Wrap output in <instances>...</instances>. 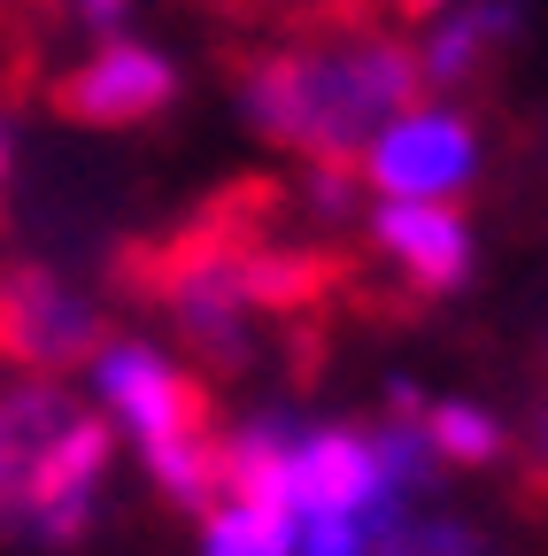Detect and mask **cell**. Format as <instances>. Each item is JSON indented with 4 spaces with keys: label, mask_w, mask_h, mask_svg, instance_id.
<instances>
[{
    "label": "cell",
    "mask_w": 548,
    "mask_h": 556,
    "mask_svg": "<svg viewBox=\"0 0 548 556\" xmlns=\"http://www.w3.org/2000/svg\"><path fill=\"white\" fill-rule=\"evenodd\" d=\"M93 364H101V394L131 417V433H140L155 486L186 510H217V495H225V426H217V402L201 387V371L163 364L140 340H109Z\"/></svg>",
    "instance_id": "2"
},
{
    "label": "cell",
    "mask_w": 548,
    "mask_h": 556,
    "mask_svg": "<svg viewBox=\"0 0 548 556\" xmlns=\"http://www.w3.org/2000/svg\"><path fill=\"white\" fill-rule=\"evenodd\" d=\"M425 441H433V456H448V464H463V471L495 464V456L510 448V433L495 426L487 409H471V402H433V409H425Z\"/></svg>",
    "instance_id": "11"
},
{
    "label": "cell",
    "mask_w": 548,
    "mask_h": 556,
    "mask_svg": "<svg viewBox=\"0 0 548 556\" xmlns=\"http://www.w3.org/2000/svg\"><path fill=\"white\" fill-rule=\"evenodd\" d=\"M232 101L302 163L364 170L379 131L425 101V62L386 24H294L279 47L232 54Z\"/></svg>",
    "instance_id": "1"
},
{
    "label": "cell",
    "mask_w": 548,
    "mask_h": 556,
    "mask_svg": "<svg viewBox=\"0 0 548 556\" xmlns=\"http://www.w3.org/2000/svg\"><path fill=\"white\" fill-rule=\"evenodd\" d=\"M379 495V448L348 426L332 433H309L302 456H294V518H317V510H371Z\"/></svg>",
    "instance_id": "8"
},
{
    "label": "cell",
    "mask_w": 548,
    "mask_h": 556,
    "mask_svg": "<svg viewBox=\"0 0 548 556\" xmlns=\"http://www.w3.org/2000/svg\"><path fill=\"white\" fill-rule=\"evenodd\" d=\"M371 240L409 278V294H418V302L456 294L471 278V225L456 217L448 201H386L371 217Z\"/></svg>",
    "instance_id": "7"
},
{
    "label": "cell",
    "mask_w": 548,
    "mask_h": 556,
    "mask_svg": "<svg viewBox=\"0 0 548 556\" xmlns=\"http://www.w3.org/2000/svg\"><path fill=\"white\" fill-rule=\"evenodd\" d=\"M9 9H16V0H0V24H9Z\"/></svg>",
    "instance_id": "17"
},
{
    "label": "cell",
    "mask_w": 548,
    "mask_h": 556,
    "mask_svg": "<svg viewBox=\"0 0 548 556\" xmlns=\"http://www.w3.org/2000/svg\"><path fill=\"white\" fill-rule=\"evenodd\" d=\"M294 533H302L294 510H247V503L201 510V556H294Z\"/></svg>",
    "instance_id": "10"
},
{
    "label": "cell",
    "mask_w": 548,
    "mask_h": 556,
    "mask_svg": "<svg viewBox=\"0 0 548 556\" xmlns=\"http://www.w3.org/2000/svg\"><path fill=\"white\" fill-rule=\"evenodd\" d=\"M448 0H386V16H409V24H425V16H441Z\"/></svg>",
    "instance_id": "15"
},
{
    "label": "cell",
    "mask_w": 548,
    "mask_h": 556,
    "mask_svg": "<svg viewBox=\"0 0 548 556\" xmlns=\"http://www.w3.org/2000/svg\"><path fill=\"white\" fill-rule=\"evenodd\" d=\"M47 109L62 124H86V131H131V124H155L170 101H178V70L170 54L155 47H131V39H109L101 54H86L78 70L39 86Z\"/></svg>",
    "instance_id": "4"
},
{
    "label": "cell",
    "mask_w": 548,
    "mask_h": 556,
    "mask_svg": "<svg viewBox=\"0 0 548 556\" xmlns=\"http://www.w3.org/2000/svg\"><path fill=\"white\" fill-rule=\"evenodd\" d=\"M109 348V317L62 287L47 263H0V364L9 371H78Z\"/></svg>",
    "instance_id": "3"
},
{
    "label": "cell",
    "mask_w": 548,
    "mask_h": 556,
    "mask_svg": "<svg viewBox=\"0 0 548 556\" xmlns=\"http://www.w3.org/2000/svg\"><path fill=\"white\" fill-rule=\"evenodd\" d=\"M86 417L93 409L54 379H24V387L0 394V533H16V518L39 503V486L71 456Z\"/></svg>",
    "instance_id": "5"
},
{
    "label": "cell",
    "mask_w": 548,
    "mask_h": 556,
    "mask_svg": "<svg viewBox=\"0 0 548 556\" xmlns=\"http://www.w3.org/2000/svg\"><path fill=\"white\" fill-rule=\"evenodd\" d=\"M9 170H16V148H9V124H0V225H9Z\"/></svg>",
    "instance_id": "16"
},
{
    "label": "cell",
    "mask_w": 548,
    "mask_h": 556,
    "mask_svg": "<svg viewBox=\"0 0 548 556\" xmlns=\"http://www.w3.org/2000/svg\"><path fill=\"white\" fill-rule=\"evenodd\" d=\"M294 556H371V533L356 510H317V518H302Z\"/></svg>",
    "instance_id": "13"
},
{
    "label": "cell",
    "mask_w": 548,
    "mask_h": 556,
    "mask_svg": "<svg viewBox=\"0 0 548 556\" xmlns=\"http://www.w3.org/2000/svg\"><path fill=\"white\" fill-rule=\"evenodd\" d=\"M371 556H502L487 533H471L456 518H425V526H402L394 541H379Z\"/></svg>",
    "instance_id": "12"
},
{
    "label": "cell",
    "mask_w": 548,
    "mask_h": 556,
    "mask_svg": "<svg viewBox=\"0 0 548 556\" xmlns=\"http://www.w3.org/2000/svg\"><path fill=\"white\" fill-rule=\"evenodd\" d=\"M471 170H479V139H471V116H456V109H409V116H394L379 131V148L364 155V178L386 201H441Z\"/></svg>",
    "instance_id": "6"
},
{
    "label": "cell",
    "mask_w": 548,
    "mask_h": 556,
    "mask_svg": "<svg viewBox=\"0 0 548 556\" xmlns=\"http://www.w3.org/2000/svg\"><path fill=\"white\" fill-rule=\"evenodd\" d=\"M510 31H518V9H510V0H479V9L441 16L433 39L418 47V62H425V93H433V86H471L479 70L502 54Z\"/></svg>",
    "instance_id": "9"
},
{
    "label": "cell",
    "mask_w": 548,
    "mask_h": 556,
    "mask_svg": "<svg viewBox=\"0 0 548 556\" xmlns=\"http://www.w3.org/2000/svg\"><path fill=\"white\" fill-rule=\"evenodd\" d=\"M124 9H131V0H71V16H78L86 31H116V24H124Z\"/></svg>",
    "instance_id": "14"
}]
</instances>
